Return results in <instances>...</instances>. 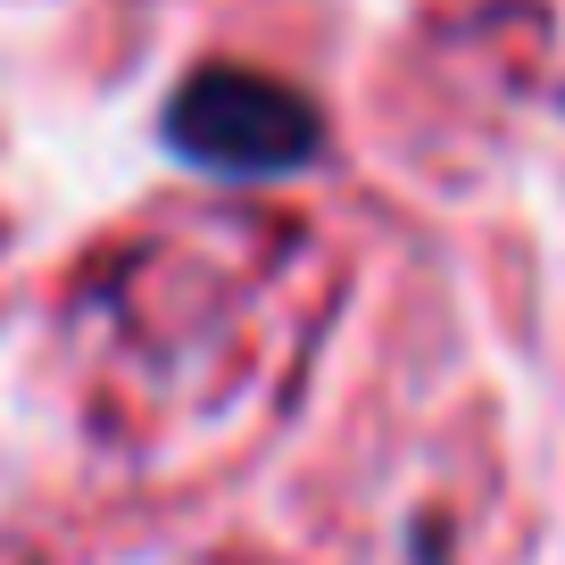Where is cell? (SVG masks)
I'll return each instance as SVG.
<instances>
[{
  "label": "cell",
  "mask_w": 565,
  "mask_h": 565,
  "mask_svg": "<svg viewBox=\"0 0 565 565\" xmlns=\"http://www.w3.org/2000/svg\"><path fill=\"white\" fill-rule=\"evenodd\" d=\"M175 150H192L200 167L225 175H282V167L317 159V108L275 75H242V67H209L183 84L175 117H167Z\"/></svg>",
  "instance_id": "1"
}]
</instances>
